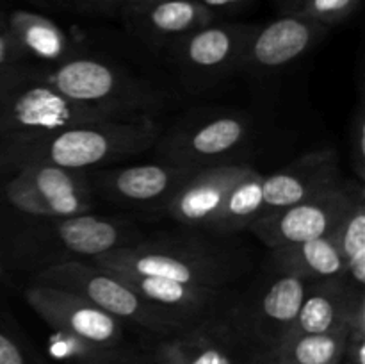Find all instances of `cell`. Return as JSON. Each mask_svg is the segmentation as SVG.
<instances>
[{
    "label": "cell",
    "mask_w": 365,
    "mask_h": 364,
    "mask_svg": "<svg viewBox=\"0 0 365 364\" xmlns=\"http://www.w3.org/2000/svg\"><path fill=\"white\" fill-rule=\"evenodd\" d=\"M145 116V114H143ZM114 111L84 106L29 77L20 64L0 74V139L41 134L91 121L132 120Z\"/></svg>",
    "instance_id": "cell-5"
},
{
    "label": "cell",
    "mask_w": 365,
    "mask_h": 364,
    "mask_svg": "<svg viewBox=\"0 0 365 364\" xmlns=\"http://www.w3.org/2000/svg\"><path fill=\"white\" fill-rule=\"evenodd\" d=\"M25 63V57L9 32H0V74L14 64Z\"/></svg>",
    "instance_id": "cell-28"
},
{
    "label": "cell",
    "mask_w": 365,
    "mask_h": 364,
    "mask_svg": "<svg viewBox=\"0 0 365 364\" xmlns=\"http://www.w3.org/2000/svg\"><path fill=\"white\" fill-rule=\"evenodd\" d=\"M6 32L27 59L34 64H57L77 56L78 49L53 20L34 11L16 9L6 13Z\"/></svg>",
    "instance_id": "cell-21"
},
{
    "label": "cell",
    "mask_w": 365,
    "mask_h": 364,
    "mask_svg": "<svg viewBox=\"0 0 365 364\" xmlns=\"http://www.w3.org/2000/svg\"><path fill=\"white\" fill-rule=\"evenodd\" d=\"M130 225L116 218L81 214L53 220H24L9 238V259L34 273L70 261H91L96 256L135 245Z\"/></svg>",
    "instance_id": "cell-3"
},
{
    "label": "cell",
    "mask_w": 365,
    "mask_h": 364,
    "mask_svg": "<svg viewBox=\"0 0 365 364\" xmlns=\"http://www.w3.org/2000/svg\"><path fill=\"white\" fill-rule=\"evenodd\" d=\"M266 270L273 275H292L305 280H323L344 275V263L334 238L327 236L269 248Z\"/></svg>",
    "instance_id": "cell-22"
},
{
    "label": "cell",
    "mask_w": 365,
    "mask_h": 364,
    "mask_svg": "<svg viewBox=\"0 0 365 364\" xmlns=\"http://www.w3.org/2000/svg\"><path fill=\"white\" fill-rule=\"evenodd\" d=\"M20 66L29 77L73 102L125 116H152L163 103V95L148 82L102 57L78 52L57 64L20 63Z\"/></svg>",
    "instance_id": "cell-4"
},
{
    "label": "cell",
    "mask_w": 365,
    "mask_h": 364,
    "mask_svg": "<svg viewBox=\"0 0 365 364\" xmlns=\"http://www.w3.org/2000/svg\"><path fill=\"white\" fill-rule=\"evenodd\" d=\"M0 364H25L24 352L11 335L0 332Z\"/></svg>",
    "instance_id": "cell-30"
},
{
    "label": "cell",
    "mask_w": 365,
    "mask_h": 364,
    "mask_svg": "<svg viewBox=\"0 0 365 364\" xmlns=\"http://www.w3.org/2000/svg\"><path fill=\"white\" fill-rule=\"evenodd\" d=\"M364 298V289L356 288L346 275L310 280L298 316L287 335L328 334L348 328L356 305Z\"/></svg>",
    "instance_id": "cell-15"
},
{
    "label": "cell",
    "mask_w": 365,
    "mask_h": 364,
    "mask_svg": "<svg viewBox=\"0 0 365 364\" xmlns=\"http://www.w3.org/2000/svg\"><path fill=\"white\" fill-rule=\"evenodd\" d=\"M351 157L360 181L365 177V116L364 111H356L351 123Z\"/></svg>",
    "instance_id": "cell-27"
},
{
    "label": "cell",
    "mask_w": 365,
    "mask_h": 364,
    "mask_svg": "<svg viewBox=\"0 0 365 364\" xmlns=\"http://www.w3.org/2000/svg\"><path fill=\"white\" fill-rule=\"evenodd\" d=\"M309 282L292 275H274L253 300V310L250 313L252 328L269 348L277 346L291 330Z\"/></svg>",
    "instance_id": "cell-20"
},
{
    "label": "cell",
    "mask_w": 365,
    "mask_h": 364,
    "mask_svg": "<svg viewBox=\"0 0 365 364\" xmlns=\"http://www.w3.org/2000/svg\"><path fill=\"white\" fill-rule=\"evenodd\" d=\"M110 273L118 275L143 300L187 321H198L223 313V303H227V289L189 285L170 278L148 277L130 271H110Z\"/></svg>",
    "instance_id": "cell-16"
},
{
    "label": "cell",
    "mask_w": 365,
    "mask_h": 364,
    "mask_svg": "<svg viewBox=\"0 0 365 364\" xmlns=\"http://www.w3.org/2000/svg\"><path fill=\"white\" fill-rule=\"evenodd\" d=\"M250 164L227 163L192 173L175 193L164 213L178 225L195 231H210L225 200L235 184L252 175Z\"/></svg>",
    "instance_id": "cell-14"
},
{
    "label": "cell",
    "mask_w": 365,
    "mask_h": 364,
    "mask_svg": "<svg viewBox=\"0 0 365 364\" xmlns=\"http://www.w3.org/2000/svg\"><path fill=\"white\" fill-rule=\"evenodd\" d=\"M255 24L214 20L168 46L182 81L203 89L241 70L242 52Z\"/></svg>",
    "instance_id": "cell-7"
},
{
    "label": "cell",
    "mask_w": 365,
    "mask_h": 364,
    "mask_svg": "<svg viewBox=\"0 0 365 364\" xmlns=\"http://www.w3.org/2000/svg\"><path fill=\"white\" fill-rule=\"evenodd\" d=\"M159 125L150 114L132 120L91 121L41 134L0 139V173L21 164L86 171L106 168L155 145Z\"/></svg>",
    "instance_id": "cell-1"
},
{
    "label": "cell",
    "mask_w": 365,
    "mask_h": 364,
    "mask_svg": "<svg viewBox=\"0 0 365 364\" xmlns=\"http://www.w3.org/2000/svg\"><path fill=\"white\" fill-rule=\"evenodd\" d=\"M9 171L45 200L53 218L81 216L93 211L95 191L86 171L64 170L48 164H21Z\"/></svg>",
    "instance_id": "cell-18"
},
{
    "label": "cell",
    "mask_w": 365,
    "mask_h": 364,
    "mask_svg": "<svg viewBox=\"0 0 365 364\" xmlns=\"http://www.w3.org/2000/svg\"><path fill=\"white\" fill-rule=\"evenodd\" d=\"M146 0H109V4H110V7L114 9V13H121V14H125V13H128V11L135 9V7L143 6Z\"/></svg>",
    "instance_id": "cell-31"
},
{
    "label": "cell",
    "mask_w": 365,
    "mask_h": 364,
    "mask_svg": "<svg viewBox=\"0 0 365 364\" xmlns=\"http://www.w3.org/2000/svg\"><path fill=\"white\" fill-rule=\"evenodd\" d=\"M123 18L143 41L166 49L196 29L220 20L196 0H146Z\"/></svg>",
    "instance_id": "cell-17"
},
{
    "label": "cell",
    "mask_w": 365,
    "mask_h": 364,
    "mask_svg": "<svg viewBox=\"0 0 365 364\" xmlns=\"http://www.w3.org/2000/svg\"><path fill=\"white\" fill-rule=\"evenodd\" d=\"M2 271H4V266H2V261H0V277H2Z\"/></svg>",
    "instance_id": "cell-34"
},
{
    "label": "cell",
    "mask_w": 365,
    "mask_h": 364,
    "mask_svg": "<svg viewBox=\"0 0 365 364\" xmlns=\"http://www.w3.org/2000/svg\"><path fill=\"white\" fill-rule=\"evenodd\" d=\"M31 2H34V4H38V6H41V4H39V0H31Z\"/></svg>",
    "instance_id": "cell-35"
},
{
    "label": "cell",
    "mask_w": 365,
    "mask_h": 364,
    "mask_svg": "<svg viewBox=\"0 0 365 364\" xmlns=\"http://www.w3.org/2000/svg\"><path fill=\"white\" fill-rule=\"evenodd\" d=\"M278 2H280V4H282V13H284V11H285V9H287V7H289V6H291V4H292V2H294V0H278Z\"/></svg>",
    "instance_id": "cell-33"
},
{
    "label": "cell",
    "mask_w": 365,
    "mask_h": 364,
    "mask_svg": "<svg viewBox=\"0 0 365 364\" xmlns=\"http://www.w3.org/2000/svg\"><path fill=\"white\" fill-rule=\"evenodd\" d=\"M362 0H294L284 13L310 18L330 29L351 16Z\"/></svg>",
    "instance_id": "cell-25"
},
{
    "label": "cell",
    "mask_w": 365,
    "mask_h": 364,
    "mask_svg": "<svg viewBox=\"0 0 365 364\" xmlns=\"http://www.w3.org/2000/svg\"><path fill=\"white\" fill-rule=\"evenodd\" d=\"M202 7H205L209 13L220 18L221 14L227 13H239V11L246 9L253 0H196Z\"/></svg>",
    "instance_id": "cell-29"
},
{
    "label": "cell",
    "mask_w": 365,
    "mask_h": 364,
    "mask_svg": "<svg viewBox=\"0 0 365 364\" xmlns=\"http://www.w3.org/2000/svg\"><path fill=\"white\" fill-rule=\"evenodd\" d=\"M41 6H52L57 9L82 14H114L109 0H39Z\"/></svg>",
    "instance_id": "cell-26"
},
{
    "label": "cell",
    "mask_w": 365,
    "mask_h": 364,
    "mask_svg": "<svg viewBox=\"0 0 365 364\" xmlns=\"http://www.w3.org/2000/svg\"><path fill=\"white\" fill-rule=\"evenodd\" d=\"M348 328L328 334H294L269 348L273 364H337L344 353Z\"/></svg>",
    "instance_id": "cell-23"
},
{
    "label": "cell",
    "mask_w": 365,
    "mask_h": 364,
    "mask_svg": "<svg viewBox=\"0 0 365 364\" xmlns=\"http://www.w3.org/2000/svg\"><path fill=\"white\" fill-rule=\"evenodd\" d=\"M196 171L182 170L170 163L134 164V166L98 171L89 177L93 191L106 200L138 209H166L175 193Z\"/></svg>",
    "instance_id": "cell-11"
},
{
    "label": "cell",
    "mask_w": 365,
    "mask_h": 364,
    "mask_svg": "<svg viewBox=\"0 0 365 364\" xmlns=\"http://www.w3.org/2000/svg\"><path fill=\"white\" fill-rule=\"evenodd\" d=\"M327 32L324 25L292 13L255 24L242 52L241 70L255 75L282 70L305 56Z\"/></svg>",
    "instance_id": "cell-12"
},
{
    "label": "cell",
    "mask_w": 365,
    "mask_h": 364,
    "mask_svg": "<svg viewBox=\"0 0 365 364\" xmlns=\"http://www.w3.org/2000/svg\"><path fill=\"white\" fill-rule=\"evenodd\" d=\"M339 253L344 263V275L356 285H365V193L356 196L355 202L344 214L341 223L331 234Z\"/></svg>",
    "instance_id": "cell-24"
},
{
    "label": "cell",
    "mask_w": 365,
    "mask_h": 364,
    "mask_svg": "<svg viewBox=\"0 0 365 364\" xmlns=\"http://www.w3.org/2000/svg\"><path fill=\"white\" fill-rule=\"evenodd\" d=\"M31 282L73 293L86 302L109 313L121 323L127 321L155 332L180 330L185 325L192 323L143 300L118 275L89 261H70L45 268L34 273Z\"/></svg>",
    "instance_id": "cell-6"
},
{
    "label": "cell",
    "mask_w": 365,
    "mask_h": 364,
    "mask_svg": "<svg viewBox=\"0 0 365 364\" xmlns=\"http://www.w3.org/2000/svg\"><path fill=\"white\" fill-rule=\"evenodd\" d=\"M362 193V182L342 178L339 184L314 193L294 206L260 218L248 231H252L267 248L327 238L334 234L351 203Z\"/></svg>",
    "instance_id": "cell-8"
},
{
    "label": "cell",
    "mask_w": 365,
    "mask_h": 364,
    "mask_svg": "<svg viewBox=\"0 0 365 364\" xmlns=\"http://www.w3.org/2000/svg\"><path fill=\"white\" fill-rule=\"evenodd\" d=\"M6 31V13L0 11V32Z\"/></svg>",
    "instance_id": "cell-32"
},
{
    "label": "cell",
    "mask_w": 365,
    "mask_h": 364,
    "mask_svg": "<svg viewBox=\"0 0 365 364\" xmlns=\"http://www.w3.org/2000/svg\"><path fill=\"white\" fill-rule=\"evenodd\" d=\"M341 181V163L335 150L323 148L303 153L274 173L259 175L257 200L260 218L294 206L314 193L331 188Z\"/></svg>",
    "instance_id": "cell-13"
},
{
    "label": "cell",
    "mask_w": 365,
    "mask_h": 364,
    "mask_svg": "<svg viewBox=\"0 0 365 364\" xmlns=\"http://www.w3.org/2000/svg\"><path fill=\"white\" fill-rule=\"evenodd\" d=\"M25 302L50 327L89 346H113L121 338V321L73 293L31 284Z\"/></svg>",
    "instance_id": "cell-10"
},
{
    "label": "cell",
    "mask_w": 365,
    "mask_h": 364,
    "mask_svg": "<svg viewBox=\"0 0 365 364\" xmlns=\"http://www.w3.org/2000/svg\"><path fill=\"white\" fill-rule=\"evenodd\" d=\"M252 136V120L242 113H221L202 123L173 132L164 141L160 159L189 171L230 163Z\"/></svg>",
    "instance_id": "cell-9"
},
{
    "label": "cell",
    "mask_w": 365,
    "mask_h": 364,
    "mask_svg": "<svg viewBox=\"0 0 365 364\" xmlns=\"http://www.w3.org/2000/svg\"><path fill=\"white\" fill-rule=\"evenodd\" d=\"M89 263L103 270L130 271L212 289H227L246 271V257L235 246L198 238L139 241L96 256Z\"/></svg>",
    "instance_id": "cell-2"
},
{
    "label": "cell",
    "mask_w": 365,
    "mask_h": 364,
    "mask_svg": "<svg viewBox=\"0 0 365 364\" xmlns=\"http://www.w3.org/2000/svg\"><path fill=\"white\" fill-rule=\"evenodd\" d=\"M221 314V313H220ZM232 328L217 314L192 321L160 345L159 364H237L232 353Z\"/></svg>",
    "instance_id": "cell-19"
}]
</instances>
